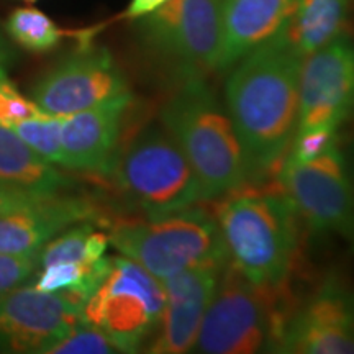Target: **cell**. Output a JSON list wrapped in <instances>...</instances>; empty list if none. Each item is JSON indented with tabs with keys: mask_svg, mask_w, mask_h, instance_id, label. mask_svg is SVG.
<instances>
[{
	"mask_svg": "<svg viewBox=\"0 0 354 354\" xmlns=\"http://www.w3.org/2000/svg\"><path fill=\"white\" fill-rule=\"evenodd\" d=\"M0 184L35 196H55L63 192L68 180L17 133L0 125Z\"/></svg>",
	"mask_w": 354,
	"mask_h": 354,
	"instance_id": "cell-19",
	"label": "cell"
},
{
	"mask_svg": "<svg viewBox=\"0 0 354 354\" xmlns=\"http://www.w3.org/2000/svg\"><path fill=\"white\" fill-rule=\"evenodd\" d=\"M354 107V43L342 35L300 63L297 130L338 128Z\"/></svg>",
	"mask_w": 354,
	"mask_h": 354,
	"instance_id": "cell-12",
	"label": "cell"
},
{
	"mask_svg": "<svg viewBox=\"0 0 354 354\" xmlns=\"http://www.w3.org/2000/svg\"><path fill=\"white\" fill-rule=\"evenodd\" d=\"M64 117L61 115H44L30 118L8 127L20 136L38 156L51 165L63 166V146H61V127Z\"/></svg>",
	"mask_w": 354,
	"mask_h": 354,
	"instance_id": "cell-22",
	"label": "cell"
},
{
	"mask_svg": "<svg viewBox=\"0 0 354 354\" xmlns=\"http://www.w3.org/2000/svg\"><path fill=\"white\" fill-rule=\"evenodd\" d=\"M94 202L79 196L39 197L19 209L0 214V253L39 256L53 238L81 221L100 218Z\"/></svg>",
	"mask_w": 354,
	"mask_h": 354,
	"instance_id": "cell-15",
	"label": "cell"
},
{
	"mask_svg": "<svg viewBox=\"0 0 354 354\" xmlns=\"http://www.w3.org/2000/svg\"><path fill=\"white\" fill-rule=\"evenodd\" d=\"M302 57L279 38L241 57L230 73L225 104L240 138L250 180L277 171L297 130Z\"/></svg>",
	"mask_w": 354,
	"mask_h": 354,
	"instance_id": "cell-1",
	"label": "cell"
},
{
	"mask_svg": "<svg viewBox=\"0 0 354 354\" xmlns=\"http://www.w3.org/2000/svg\"><path fill=\"white\" fill-rule=\"evenodd\" d=\"M167 0H131L130 6H128L125 12V19L130 20H138L143 17L149 15L154 10H158L159 7L165 6Z\"/></svg>",
	"mask_w": 354,
	"mask_h": 354,
	"instance_id": "cell-28",
	"label": "cell"
},
{
	"mask_svg": "<svg viewBox=\"0 0 354 354\" xmlns=\"http://www.w3.org/2000/svg\"><path fill=\"white\" fill-rule=\"evenodd\" d=\"M39 197H46V196H35V194L25 192V190H19V189H13V187H8V185L0 184V214L13 210V209H19V207H24L26 203H32Z\"/></svg>",
	"mask_w": 354,
	"mask_h": 354,
	"instance_id": "cell-27",
	"label": "cell"
},
{
	"mask_svg": "<svg viewBox=\"0 0 354 354\" xmlns=\"http://www.w3.org/2000/svg\"><path fill=\"white\" fill-rule=\"evenodd\" d=\"M7 73H6V56H3L2 46H0V82L6 81Z\"/></svg>",
	"mask_w": 354,
	"mask_h": 354,
	"instance_id": "cell-29",
	"label": "cell"
},
{
	"mask_svg": "<svg viewBox=\"0 0 354 354\" xmlns=\"http://www.w3.org/2000/svg\"><path fill=\"white\" fill-rule=\"evenodd\" d=\"M109 240L159 281L185 269L228 263L218 221L197 205L167 215L118 220L110 228Z\"/></svg>",
	"mask_w": 354,
	"mask_h": 354,
	"instance_id": "cell-4",
	"label": "cell"
},
{
	"mask_svg": "<svg viewBox=\"0 0 354 354\" xmlns=\"http://www.w3.org/2000/svg\"><path fill=\"white\" fill-rule=\"evenodd\" d=\"M110 174L145 216L167 215L203 202L196 172L162 125L141 131L118 154Z\"/></svg>",
	"mask_w": 354,
	"mask_h": 354,
	"instance_id": "cell-6",
	"label": "cell"
},
{
	"mask_svg": "<svg viewBox=\"0 0 354 354\" xmlns=\"http://www.w3.org/2000/svg\"><path fill=\"white\" fill-rule=\"evenodd\" d=\"M44 115L51 113L44 112L35 100L21 95L7 79L0 82V125L8 128L15 123L44 117Z\"/></svg>",
	"mask_w": 354,
	"mask_h": 354,
	"instance_id": "cell-25",
	"label": "cell"
},
{
	"mask_svg": "<svg viewBox=\"0 0 354 354\" xmlns=\"http://www.w3.org/2000/svg\"><path fill=\"white\" fill-rule=\"evenodd\" d=\"M161 125L192 166L203 201L228 196L250 180L245 153L228 110L205 77L177 82L161 110Z\"/></svg>",
	"mask_w": 354,
	"mask_h": 354,
	"instance_id": "cell-2",
	"label": "cell"
},
{
	"mask_svg": "<svg viewBox=\"0 0 354 354\" xmlns=\"http://www.w3.org/2000/svg\"><path fill=\"white\" fill-rule=\"evenodd\" d=\"M130 87L107 48L84 43L37 82L33 100L51 115H73L117 97Z\"/></svg>",
	"mask_w": 354,
	"mask_h": 354,
	"instance_id": "cell-10",
	"label": "cell"
},
{
	"mask_svg": "<svg viewBox=\"0 0 354 354\" xmlns=\"http://www.w3.org/2000/svg\"><path fill=\"white\" fill-rule=\"evenodd\" d=\"M277 176L299 218L313 232L336 234L354 245V183L338 143L305 165L284 159Z\"/></svg>",
	"mask_w": 354,
	"mask_h": 354,
	"instance_id": "cell-9",
	"label": "cell"
},
{
	"mask_svg": "<svg viewBox=\"0 0 354 354\" xmlns=\"http://www.w3.org/2000/svg\"><path fill=\"white\" fill-rule=\"evenodd\" d=\"M25 2H37V0H25Z\"/></svg>",
	"mask_w": 354,
	"mask_h": 354,
	"instance_id": "cell-30",
	"label": "cell"
},
{
	"mask_svg": "<svg viewBox=\"0 0 354 354\" xmlns=\"http://www.w3.org/2000/svg\"><path fill=\"white\" fill-rule=\"evenodd\" d=\"M349 0H294V7L279 39L299 57L320 50L344 35Z\"/></svg>",
	"mask_w": 354,
	"mask_h": 354,
	"instance_id": "cell-18",
	"label": "cell"
},
{
	"mask_svg": "<svg viewBox=\"0 0 354 354\" xmlns=\"http://www.w3.org/2000/svg\"><path fill=\"white\" fill-rule=\"evenodd\" d=\"M336 130L338 128L315 127L295 131L284 159L297 162V165H305V162L320 158L323 153L328 151L331 146L338 143Z\"/></svg>",
	"mask_w": 354,
	"mask_h": 354,
	"instance_id": "cell-23",
	"label": "cell"
},
{
	"mask_svg": "<svg viewBox=\"0 0 354 354\" xmlns=\"http://www.w3.org/2000/svg\"><path fill=\"white\" fill-rule=\"evenodd\" d=\"M146 46L176 82L216 71L221 44L220 0H167L141 20Z\"/></svg>",
	"mask_w": 354,
	"mask_h": 354,
	"instance_id": "cell-8",
	"label": "cell"
},
{
	"mask_svg": "<svg viewBox=\"0 0 354 354\" xmlns=\"http://www.w3.org/2000/svg\"><path fill=\"white\" fill-rule=\"evenodd\" d=\"M353 112H354V107H353Z\"/></svg>",
	"mask_w": 354,
	"mask_h": 354,
	"instance_id": "cell-31",
	"label": "cell"
},
{
	"mask_svg": "<svg viewBox=\"0 0 354 354\" xmlns=\"http://www.w3.org/2000/svg\"><path fill=\"white\" fill-rule=\"evenodd\" d=\"M221 269L223 266H201L161 281L166 302L161 322L148 346L149 353L184 354L192 351L218 284Z\"/></svg>",
	"mask_w": 354,
	"mask_h": 354,
	"instance_id": "cell-14",
	"label": "cell"
},
{
	"mask_svg": "<svg viewBox=\"0 0 354 354\" xmlns=\"http://www.w3.org/2000/svg\"><path fill=\"white\" fill-rule=\"evenodd\" d=\"M110 245L109 234L95 232L92 221L73 225L53 238L39 253L41 268L61 263H86L104 258Z\"/></svg>",
	"mask_w": 354,
	"mask_h": 354,
	"instance_id": "cell-20",
	"label": "cell"
},
{
	"mask_svg": "<svg viewBox=\"0 0 354 354\" xmlns=\"http://www.w3.org/2000/svg\"><path fill=\"white\" fill-rule=\"evenodd\" d=\"M281 290L253 284L228 261L194 348L205 354L276 353L290 310L282 304Z\"/></svg>",
	"mask_w": 354,
	"mask_h": 354,
	"instance_id": "cell-5",
	"label": "cell"
},
{
	"mask_svg": "<svg viewBox=\"0 0 354 354\" xmlns=\"http://www.w3.org/2000/svg\"><path fill=\"white\" fill-rule=\"evenodd\" d=\"M294 0H220L221 44L216 71L232 69L241 57L277 38Z\"/></svg>",
	"mask_w": 354,
	"mask_h": 354,
	"instance_id": "cell-17",
	"label": "cell"
},
{
	"mask_svg": "<svg viewBox=\"0 0 354 354\" xmlns=\"http://www.w3.org/2000/svg\"><path fill=\"white\" fill-rule=\"evenodd\" d=\"M234 268L256 286L286 284L299 250V214L281 190H234L216 207Z\"/></svg>",
	"mask_w": 354,
	"mask_h": 354,
	"instance_id": "cell-3",
	"label": "cell"
},
{
	"mask_svg": "<svg viewBox=\"0 0 354 354\" xmlns=\"http://www.w3.org/2000/svg\"><path fill=\"white\" fill-rule=\"evenodd\" d=\"M118 349L113 346L109 336L104 331L82 322L68 336H64L59 343L50 348L48 353L55 354H112Z\"/></svg>",
	"mask_w": 354,
	"mask_h": 354,
	"instance_id": "cell-24",
	"label": "cell"
},
{
	"mask_svg": "<svg viewBox=\"0 0 354 354\" xmlns=\"http://www.w3.org/2000/svg\"><path fill=\"white\" fill-rule=\"evenodd\" d=\"M39 263V256H13L0 253V295L7 294L33 272Z\"/></svg>",
	"mask_w": 354,
	"mask_h": 354,
	"instance_id": "cell-26",
	"label": "cell"
},
{
	"mask_svg": "<svg viewBox=\"0 0 354 354\" xmlns=\"http://www.w3.org/2000/svg\"><path fill=\"white\" fill-rule=\"evenodd\" d=\"M7 32L20 46L35 53L50 51L64 37L74 35L59 28L46 13L32 7L13 10L7 20Z\"/></svg>",
	"mask_w": 354,
	"mask_h": 354,
	"instance_id": "cell-21",
	"label": "cell"
},
{
	"mask_svg": "<svg viewBox=\"0 0 354 354\" xmlns=\"http://www.w3.org/2000/svg\"><path fill=\"white\" fill-rule=\"evenodd\" d=\"M162 282L138 263L118 256L94 294L84 304V320L109 336L122 353H136L151 342L161 322Z\"/></svg>",
	"mask_w": 354,
	"mask_h": 354,
	"instance_id": "cell-7",
	"label": "cell"
},
{
	"mask_svg": "<svg viewBox=\"0 0 354 354\" xmlns=\"http://www.w3.org/2000/svg\"><path fill=\"white\" fill-rule=\"evenodd\" d=\"M82 322V307L64 294L32 286L0 295V344L10 351L48 353Z\"/></svg>",
	"mask_w": 354,
	"mask_h": 354,
	"instance_id": "cell-13",
	"label": "cell"
},
{
	"mask_svg": "<svg viewBox=\"0 0 354 354\" xmlns=\"http://www.w3.org/2000/svg\"><path fill=\"white\" fill-rule=\"evenodd\" d=\"M276 353L354 354V290L330 277L290 308Z\"/></svg>",
	"mask_w": 354,
	"mask_h": 354,
	"instance_id": "cell-11",
	"label": "cell"
},
{
	"mask_svg": "<svg viewBox=\"0 0 354 354\" xmlns=\"http://www.w3.org/2000/svg\"><path fill=\"white\" fill-rule=\"evenodd\" d=\"M131 94H125L82 112L66 115L61 127L63 166L110 174L118 156L123 118Z\"/></svg>",
	"mask_w": 354,
	"mask_h": 354,
	"instance_id": "cell-16",
	"label": "cell"
}]
</instances>
